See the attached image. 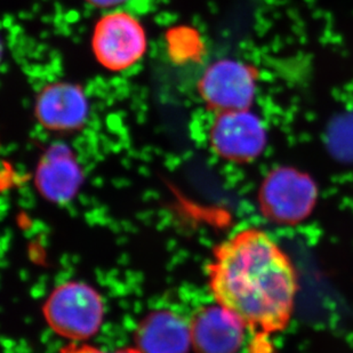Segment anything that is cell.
Returning <instances> with one entry per match:
<instances>
[{
	"label": "cell",
	"instance_id": "obj_7",
	"mask_svg": "<svg viewBox=\"0 0 353 353\" xmlns=\"http://www.w3.org/2000/svg\"><path fill=\"white\" fill-rule=\"evenodd\" d=\"M34 112L38 123L46 130L74 132L86 123L90 102L77 83L57 81L40 90Z\"/></svg>",
	"mask_w": 353,
	"mask_h": 353
},
{
	"label": "cell",
	"instance_id": "obj_10",
	"mask_svg": "<svg viewBox=\"0 0 353 353\" xmlns=\"http://www.w3.org/2000/svg\"><path fill=\"white\" fill-rule=\"evenodd\" d=\"M137 343L142 353H187L192 345L190 326L170 311H158L141 325Z\"/></svg>",
	"mask_w": 353,
	"mask_h": 353
},
{
	"label": "cell",
	"instance_id": "obj_8",
	"mask_svg": "<svg viewBox=\"0 0 353 353\" xmlns=\"http://www.w3.org/2000/svg\"><path fill=\"white\" fill-rule=\"evenodd\" d=\"M196 353H239L246 340V325L220 304L203 307L190 325Z\"/></svg>",
	"mask_w": 353,
	"mask_h": 353
},
{
	"label": "cell",
	"instance_id": "obj_2",
	"mask_svg": "<svg viewBox=\"0 0 353 353\" xmlns=\"http://www.w3.org/2000/svg\"><path fill=\"white\" fill-rule=\"evenodd\" d=\"M147 48L143 24L126 10L108 12L94 27L92 50L105 70L120 72L130 69L142 60Z\"/></svg>",
	"mask_w": 353,
	"mask_h": 353
},
{
	"label": "cell",
	"instance_id": "obj_3",
	"mask_svg": "<svg viewBox=\"0 0 353 353\" xmlns=\"http://www.w3.org/2000/svg\"><path fill=\"white\" fill-rule=\"evenodd\" d=\"M43 312L55 333L70 340L83 341L93 336L100 328L103 304L92 287L71 281L50 294Z\"/></svg>",
	"mask_w": 353,
	"mask_h": 353
},
{
	"label": "cell",
	"instance_id": "obj_4",
	"mask_svg": "<svg viewBox=\"0 0 353 353\" xmlns=\"http://www.w3.org/2000/svg\"><path fill=\"white\" fill-rule=\"evenodd\" d=\"M259 72L234 59L216 61L200 78L198 90L207 107L217 114L250 109L256 97Z\"/></svg>",
	"mask_w": 353,
	"mask_h": 353
},
{
	"label": "cell",
	"instance_id": "obj_9",
	"mask_svg": "<svg viewBox=\"0 0 353 353\" xmlns=\"http://www.w3.org/2000/svg\"><path fill=\"white\" fill-rule=\"evenodd\" d=\"M38 189L55 201L70 199L81 182V172L70 149L55 144L45 152L36 174Z\"/></svg>",
	"mask_w": 353,
	"mask_h": 353
},
{
	"label": "cell",
	"instance_id": "obj_12",
	"mask_svg": "<svg viewBox=\"0 0 353 353\" xmlns=\"http://www.w3.org/2000/svg\"><path fill=\"white\" fill-rule=\"evenodd\" d=\"M86 1L97 8L111 10H118V7L128 3V0H86Z\"/></svg>",
	"mask_w": 353,
	"mask_h": 353
},
{
	"label": "cell",
	"instance_id": "obj_5",
	"mask_svg": "<svg viewBox=\"0 0 353 353\" xmlns=\"http://www.w3.org/2000/svg\"><path fill=\"white\" fill-rule=\"evenodd\" d=\"M316 200V188L307 174L280 168L268 175L260 191L264 214L281 223H295L311 213Z\"/></svg>",
	"mask_w": 353,
	"mask_h": 353
},
{
	"label": "cell",
	"instance_id": "obj_11",
	"mask_svg": "<svg viewBox=\"0 0 353 353\" xmlns=\"http://www.w3.org/2000/svg\"><path fill=\"white\" fill-rule=\"evenodd\" d=\"M63 353H142L139 349H123L116 352H104L97 347H88V345H71L64 349Z\"/></svg>",
	"mask_w": 353,
	"mask_h": 353
},
{
	"label": "cell",
	"instance_id": "obj_6",
	"mask_svg": "<svg viewBox=\"0 0 353 353\" xmlns=\"http://www.w3.org/2000/svg\"><path fill=\"white\" fill-rule=\"evenodd\" d=\"M210 140L221 158L232 163H250L267 147V128L250 109L221 112L210 127Z\"/></svg>",
	"mask_w": 353,
	"mask_h": 353
},
{
	"label": "cell",
	"instance_id": "obj_1",
	"mask_svg": "<svg viewBox=\"0 0 353 353\" xmlns=\"http://www.w3.org/2000/svg\"><path fill=\"white\" fill-rule=\"evenodd\" d=\"M217 304L257 335L283 332L293 316L299 279L290 256L265 231L248 228L224 240L208 267Z\"/></svg>",
	"mask_w": 353,
	"mask_h": 353
}]
</instances>
